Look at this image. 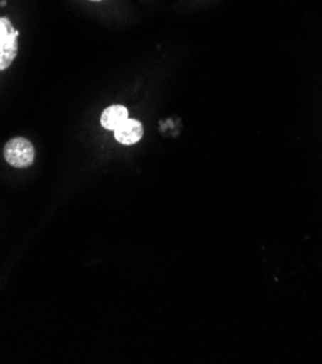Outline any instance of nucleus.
<instances>
[{
	"instance_id": "f257e3e1",
	"label": "nucleus",
	"mask_w": 322,
	"mask_h": 364,
	"mask_svg": "<svg viewBox=\"0 0 322 364\" xmlns=\"http://www.w3.org/2000/svg\"><path fill=\"white\" fill-rule=\"evenodd\" d=\"M19 31L11 19L0 18V71L6 70L18 55Z\"/></svg>"
},
{
	"instance_id": "f03ea898",
	"label": "nucleus",
	"mask_w": 322,
	"mask_h": 364,
	"mask_svg": "<svg viewBox=\"0 0 322 364\" xmlns=\"http://www.w3.org/2000/svg\"><path fill=\"white\" fill-rule=\"evenodd\" d=\"M4 156L8 164L16 168H25L29 167L35 160V150L31 141L22 136L12 138L6 142Z\"/></svg>"
},
{
	"instance_id": "7ed1b4c3",
	"label": "nucleus",
	"mask_w": 322,
	"mask_h": 364,
	"mask_svg": "<svg viewBox=\"0 0 322 364\" xmlns=\"http://www.w3.org/2000/svg\"><path fill=\"white\" fill-rule=\"evenodd\" d=\"M115 139L122 145H134L136 144L142 135H144V128L142 124L136 119L128 118L124 124H121L115 131Z\"/></svg>"
},
{
	"instance_id": "20e7f679",
	"label": "nucleus",
	"mask_w": 322,
	"mask_h": 364,
	"mask_svg": "<svg viewBox=\"0 0 322 364\" xmlns=\"http://www.w3.org/2000/svg\"><path fill=\"white\" fill-rule=\"evenodd\" d=\"M127 119H128V109L122 105H112L103 111L100 117V124L107 131H115Z\"/></svg>"
},
{
	"instance_id": "39448f33",
	"label": "nucleus",
	"mask_w": 322,
	"mask_h": 364,
	"mask_svg": "<svg viewBox=\"0 0 322 364\" xmlns=\"http://www.w3.org/2000/svg\"><path fill=\"white\" fill-rule=\"evenodd\" d=\"M92 2H100V0H92Z\"/></svg>"
}]
</instances>
